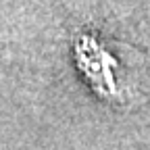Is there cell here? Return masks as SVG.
I'll list each match as a JSON object with an SVG mask.
<instances>
[{
	"mask_svg": "<svg viewBox=\"0 0 150 150\" xmlns=\"http://www.w3.org/2000/svg\"><path fill=\"white\" fill-rule=\"evenodd\" d=\"M73 61L88 88L104 100L119 98L117 63L98 35L81 31L73 38Z\"/></svg>",
	"mask_w": 150,
	"mask_h": 150,
	"instance_id": "6da1fadb",
	"label": "cell"
}]
</instances>
